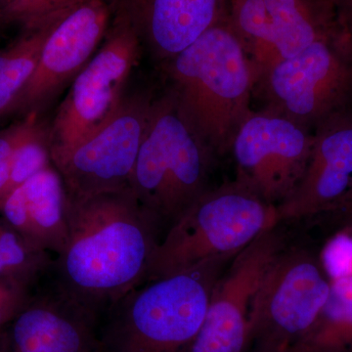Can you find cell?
Masks as SVG:
<instances>
[{
    "instance_id": "2",
    "label": "cell",
    "mask_w": 352,
    "mask_h": 352,
    "mask_svg": "<svg viewBox=\"0 0 352 352\" xmlns=\"http://www.w3.org/2000/svg\"><path fill=\"white\" fill-rule=\"evenodd\" d=\"M160 66L189 126L217 157L230 152L252 113L256 78L229 17Z\"/></svg>"
},
{
    "instance_id": "14",
    "label": "cell",
    "mask_w": 352,
    "mask_h": 352,
    "mask_svg": "<svg viewBox=\"0 0 352 352\" xmlns=\"http://www.w3.org/2000/svg\"><path fill=\"white\" fill-rule=\"evenodd\" d=\"M352 189V110L314 131L305 173L293 193L276 207L278 222L337 210Z\"/></svg>"
},
{
    "instance_id": "29",
    "label": "cell",
    "mask_w": 352,
    "mask_h": 352,
    "mask_svg": "<svg viewBox=\"0 0 352 352\" xmlns=\"http://www.w3.org/2000/svg\"><path fill=\"white\" fill-rule=\"evenodd\" d=\"M254 352H284V351H272V349H258V347H256V351H254Z\"/></svg>"
},
{
    "instance_id": "26",
    "label": "cell",
    "mask_w": 352,
    "mask_h": 352,
    "mask_svg": "<svg viewBox=\"0 0 352 352\" xmlns=\"http://www.w3.org/2000/svg\"><path fill=\"white\" fill-rule=\"evenodd\" d=\"M338 210L342 212V214H344L346 219H352V189L349 191V193L347 194L346 198L340 203L337 210H333V212H338Z\"/></svg>"
},
{
    "instance_id": "5",
    "label": "cell",
    "mask_w": 352,
    "mask_h": 352,
    "mask_svg": "<svg viewBox=\"0 0 352 352\" xmlns=\"http://www.w3.org/2000/svg\"><path fill=\"white\" fill-rule=\"evenodd\" d=\"M278 223L276 207L235 180L210 188L157 243L144 283L182 272L210 258L236 256Z\"/></svg>"
},
{
    "instance_id": "13",
    "label": "cell",
    "mask_w": 352,
    "mask_h": 352,
    "mask_svg": "<svg viewBox=\"0 0 352 352\" xmlns=\"http://www.w3.org/2000/svg\"><path fill=\"white\" fill-rule=\"evenodd\" d=\"M109 0H87L58 16L44 41L38 65L10 112H38L91 59L110 29Z\"/></svg>"
},
{
    "instance_id": "7",
    "label": "cell",
    "mask_w": 352,
    "mask_h": 352,
    "mask_svg": "<svg viewBox=\"0 0 352 352\" xmlns=\"http://www.w3.org/2000/svg\"><path fill=\"white\" fill-rule=\"evenodd\" d=\"M138 34L118 13L101 47L73 80L50 131L51 160L66 154L113 119L140 54Z\"/></svg>"
},
{
    "instance_id": "24",
    "label": "cell",
    "mask_w": 352,
    "mask_h": 352,
    "mask_svg": "<svg viewBox=\"0 0 352 352\" xmlns=\"http://www.w3.org/2000/svg\"><path fill=\"white\" fill-rule=\"evenodd\" d=\"M30 288L10 277H0V330L17 316L29 302Z\"/></svg>"
},
{
    "instance_id": "23",
    "label": "cell",
    "mask_w": 352,
    "mask_h": 352,
    "mask_svg": "<svg viewBox=\"0 0 352 352\" xmlns=\"http://www.w3.org/2000/svg\"><path fill=\"white\" fill-rule=\"evenodd\" d=\"M36 117L38 113H30L25 120L0 131V201L8 191L13 153L22 138L38 120Z\"/></svg>"
},
{
    "instance_id": "12",
    "label": "cell",
    "mask_w": 352,
    "mask_h": 352,
    "mask_svg": "<svg viewBox=\"0 0 352 352\" xmlns=\"http://www.w3.org/2000/svg\"><path fill=\"white\" fill-rule=\"evenodd\" d=\"M284 245L275 226L234 256L215 284L205 320L186 352H247L252 300Z\"/></svg>"
},
{
    "instance_id": "6",
    "label": "cell",
    "mask_w": 352,
    "mask_h": 352,
    "mask_svg": "<svg viewBox=\"0 0 352 352\" xmlns=\"http://www.w3.org/2000/svg\"><path fill=\"white\" fill-rule=\"evenodd\" d=\"M263 110L314 132L352 110V41L346 31L317 41L258 76L254 94Z\"/></svg>"
},
{
    "instance_id": "3",
    "label": "cell",
    "mask_w": 352,
    "mask_h": 352,
    "mask_svg": "<svg viewBox=\"0 0 352 352\" xmlns=\"http://www.w3.org/2000/svg\"><path fill=\"white\" fill-rule=\"evenodd\" d=\"M217 157L183 118L170 91L153 101L129 187L160 240L210 188Z\"/></svg>"
},
{
    "instance_id": "25",
    "label": "cell",
    "mask_w": 352,
    "mask_h": 352,
    "mask_svg": "<svg viewBox=\"0 0 352 352\" xmlns=\"http://www.w3.org/2000/svg\"><path fill=\"white\" fill-rule=\"evenodd\" d=\"M340 22L352 41V0H335Z\"/></svg>"
},
{
    "instance_id": "4",
    "label": "cell",
    "mask_w": 352,
    "mask_h": 352,
    "mask_svg": "<svg viewBox=\"0 0 352 352\" xmlns=\"http://www.w3.org/2000/svg\"><path fill=\"white\" fill-rule=\"evenodd\" d=\"M234 256L210 258L132 289L109 310L111 352H186L205 320L215 284Z\"/></svg>"
},
{
    "instance_id": "27",
    "label": "cell",
    "mask_w": 352,
    "mask_h": 352,
    "mask_svg": "<svg viewBox=\"0 0 352 352\" xmlns=\"http://www.w3.org/2000/svg\"><path fill=\"white\" fill-rule=\"evenodd\" d=\"M8 335L4 332V329H2V330H0V352H8Z\"/></svg>"
},
{
    "instance_id": "28",
    "label": "cell",
    "mask_w": 352,
    "mask_h": 352,
    "mask_svg": "<svg viewBox=\"0 0 352 352\" xmlns=\"http://www.w3.org/2000/svg\"><path fill=\"white\" fill-rule=\"evenodd\" d=\"M0 277H9L7 275L6 267H4L3 263H2L1 256H0Z\"/></svg>"
},
{
    "instance_id": "1",
    "label": "cell",
    "mask_w": 352,
    "mask_h": 352,
    "mask_svg": "<svg viewBox=\"0 0 352 352\" xmlns=\"http://www.w3.org/2000/svg\"><path fill=\"white\" fill-rule=\"evenodd\" d=\"M55 288L98 316L144 283L160 236L131 188L68 198Z\"/></svg>"
},
{
    "instance_id": "18",
    "label": "cell",
    "mask_w": 352,
    "mask_h": 352,
    "mask_svg": "<svg viewBox=\"0 0 352 352\" xmlns=\"http://www.w3.org/2000/svg\"><path fill=\"white\" fill-rule=\"evenodd\" d=\"M351 351L352 272H344L331 278L330 296L320 316L289 352Z\"/></svg>"
},
{
    "instance_id": "15",
    "label": "cell",
    "mask_w": 352,
    "mask_h": 352,
    "mask_svg": "<svg viewBox=\"0 0 352 352\" xmlns=\"http://www.w3.org/2000/svg\"><path fill=\"white\" fill-rule=\"evenodd\" d=\"M231 0H120L119 13L162 65L226 20Z\"/></svg>"
},
{
    "instance_id": "16",
    "label": "cell",
    "mask_w": 352,
    "mask_h": 352,
    "mask_svg": "<svg viewBox=\"0 0 352 352\" xmlns=\"http://www.w3.org/2000/svg\"><path fill=\"white\" fill-rule=\"evenodd\" d=\"M96 318L54 287L30 298L13 319L8 352H96Z\"/></svg>"
},
{
    "instance_id": "30",
    "label": "cell",
    "mask_w": 352,
    "mask_h": 352,
    "mask_svg": "<svg viewBox=\"0 0 352 352\" xmlns=\"http://www.w3.org/2000/svg\"><path fill=\"white\" fill-rule=\"evenodd\" d=\"M9 1H10V0H0V9H1L2 7L6 6L7 2H9Z\"/></svg>"
},
{
    "instance_id": "20",
    "label": "cell",
    "mask_w": 352,
    "mask_h": 352,
    "mask_svg": "<svg viewBox=\"0 0 352 352\" xmlns=\"http://www.w3.org/2000/svg\"><path fill=\"white\" fill-rule=\"evenodd\" d=\"M0 256L9 277L28 286L50 266V254L20 235L0 217Z\"/></svg>"
},
{
    "instance_id": "21",
    "label": "cell",
    "mask_w": 352,
    "mask_h": 352,
    "mask_svg": "<svg viewBox=\"0 0 352 352\" xmlns=\"http://www.w3.org/2000/svg\"><path fill=\"white\" fill-rule=\"evenodd\" d=\"M51 164H53L51 160L50 132L44 131L36 120L13 153L7 194L24 184L32 176L38 175Z\"/></svg>"
},
{
    "instance_id": "17",
    "label": "cell",
    "mask_w": 352,
    "mask_h": 352,
    "mask_svg": "<svg viewBox=\"0 0 352 352\" xmlns=\"http://www.w3.org/2000/svg\"><path fill=\"white\" fill-rule=\"evenodd\" d=\"M68 196L53 164L0 201L1 217L32 245L60 254L68 240Z\"/></svg>"
},
{
    "instance_id": "10",
    "label": "cell",
    "mask_w": 352,
    "mask_h": 352,
    "mask_svg": "<svg viewBox=\"0 0 352 352\" xmlns=\"http://www.w3.org/2000/svg\"><path fill=\"white\" fill-rule=\"evenodd\" d=\"M314 132L267 110L252 111L234 138L235 182L277 207L305 173Z\"/></svg>"
},
{
    "instance_id": "19",
    "label": "cell",
    "mask_w": 352,
    "mask_h": 352,
    "mask_svg": "<svg viewBox=\"0 0 352 352\" xmlns=\"http://www.w3.org/2000/svg\"><path fill=\"white\" fill-rule=\"evenodd\" d=\"M57 17L38 27L28 28L29 32L22 38L0 51V118L10 112L14 102L29 82Z\"/></svg>"
},
{
    "instance_id": "9",
    "label": "cell",
    "mask_w": 352,
    "mask_h": 352,
    "mask_svg": "<svg viewBox=\"0 0 352 352\" xmlns=\"http://www.w3.org/2000/svg\"><path fill=\"white\" fill-rule=\"evenodd\" d=\"M229 22L256 80L278 62L346 30L335 0H231Z\"/></svg>"
},
{
    "instance_id": "8",
    "label": "cell",
    "mask_w": 352,
    "mask_h": 352,
    "mask_svg": "<svg viewBox=\"0 0 352 352\" xmlns=\"http://www.w3.org/2000/svg\"><path fill=\"white\" fill-rule=\"evenodd\" d=\"M330 293L331 278L321 259L303 248L283 249L252 300L251 342L289 352L314 327Z\"/></svg>"
},
{
    "instance_id": "11",
    "label": "cell",
    "mask_w": 352,
    "mask_h": 352,
    "mask_svg": "<svg viewBox=\"0 0 352 352\" xmlns=\"http://www.w3.org/2000/svg\"><path fill=\"white\" fill-rule=\"evenodd\" d=\"M153 101L147 95L126 99L107 126L53 160L68 198H85L131 188Z\"/></svg>"
},
{
    "instance_id": "22",
    "label": "cell",
    "mask_w": 352,
    "mask_h": 352,
    "mask_svg": "<svg viewBox=\"0 0 352 352\" xmlns=\"http://www.w3.org/2000/svg\"><path fill=\"white\" fill-rule=\"evenodd\" d=\"M87 0H10L0 9V20L38 27Z\"/></svg>"
}]
</instances>
